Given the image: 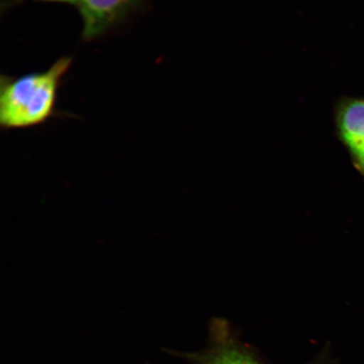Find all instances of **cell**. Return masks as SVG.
Instances as JSON below:
<instances>
[{
  "label": "cell",
  "instance_id": "5",
  "mask_svg": "<svg viewBox=\"0 0 364 364\" xmlns=\"http://www.w3.org/2000/svg\"><path fill=\"white\" fill-rule=\"evenodd\" d=\"M38 1L76 4L78 6L81 0H38Z\"/></svg>",
  "mask_w": 364,
  "mask_h": 364
},
{
  "label": "cell",
  "instance_id": "4",
  "mask_svg": "<svg viewBox=\"0 0 364 364\" xmlns=\"http://www.w3.org/2000/svg\"><path fill=\"white\" fill-rule=\"evenodd\" d=\"M136 0H81L78 4L85 39L97 38L124 18Z\"/></svg>",
  "mask_w": 364,
  "mask_h": 364
},
{
  "label": "cell",
  "instance_id": "3",
  "mask_svg": "<svg viewBox=\"0 0 364 364\" xmlns=\"http://www.w3.org/2000/svg\"><path fill=\"white\" fill-rule=\"evenodd\" d=\"M336 126L358 169L364 173V98H346L336 109Z\"/></svg>",
  "mask_w": 364,
  "mask_h": 364
},
{
  "label": "cell",
  "instance_id": "2",
  "mask_svg": "<svg viewBox=\"0 0 364 364\" xmlns=\"http://www.w3.org/2000/svg\"><path fill=\"white\" fill-rule=\"evenodd\" d=\"M194 364H262L247 346L236 338L229 325L215 321L210 329V344L203 351L181 354ZM309 364H330L325 358Z\"/></svg>",
  "mask_w": 364,
  "mask_h": 364
},
{
  "label": "cell",
  "instance_id": "1",
  "mask_svg": "<svg viewBox=\"0 0 364 364\" xmlns=\"http://www.w3.org/2000/svg\"><path fill=\"white\" fill-rule=\"evenodd\" d=\"M63 57L48 70L16 79L2 76L0 85V124L4 129H25L43 124L53 114L59 85L71 66Z\"/></svg>",
  "mask_w": 364,
  "mask_h": 364
}]
</instances>
